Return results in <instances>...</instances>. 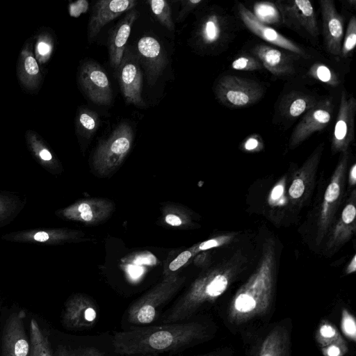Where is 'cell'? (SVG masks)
Returning a JSON list of instances; mask_svg holds the SVG:
<instances>
[{
	"label": "cell",
	"instance_id": "1",
	"mask_svg": "<svg viewBox=\"0 0 356 356\" xmlns=\"http://www.w3.org/2000/svg\"><path fill=\"white\" fill-rule=\"evenodd\" d=\"M204 335V327L199 323L181 321L119 332L113 345L120 355L152 356L182 350Z\"/></svg>",
	"mask_w": 356,
	"mask_h": 356
},
{
	"label": "cell",
	"instance_id": "2",
	"mask_svg": "<svg viewBox=\"0 0 356 356\" xmlns=\"http://www.w3.org/2000/svg\"><path fill=\"white\" fill-rule=\"evenodd\" d=\"M273 242L265 243L257 268L236 291L230 302L228 317L232 323H242L262 316L270 306L275 270Z\"/></svg>",
	"mask_w": 356,
	"mask_h": 356
},
{
	"label": "cell",
	"instance_id": "3",
	"mask_svg": "<svg viewBox=\"0 0 356 356\" xmlns=\"http://www.w3.org/2000/svg\"><path fill=\"white\" fill-rule=\"evenodd\" d=\"M238 269V264L232 262L204 271L167 311L161 323L183 321L203 305L216 300L228 289Z\"/></svg>",
	"mask_w": 356,
	"mask_h": 356
},
{
	"label": "cell",
	"instance_id": "4",
	"mask_svg": "<svg viewBox=\"0 0 356 356\" xmlns=\"http://www.w3.org/2000/svg\"><path fill=\"white\" fill-rule=\"evenodd\" d=\"M184 280V277L175 274L165 275L162 281L130 306L127 312L129 322L147 325L154 321L161 308L178 292Z\"/></svg>",
	"mask_w": 356,
	"mask_h": 356
},
{
	"label": "cell",
	"instance_id": "5",
	"mask_svg": "<svg viewBox=\"0 0 356 356\" xmlns=\"http://www.w3.org/2000/svg\"><path fill=\"white\" fill-rule=\"evenodd\" d=\"M134 139L132 127L127 122L120 123L106 140H101L92 159V167L99 177L113 173L129 152Z\"/></svg>",
	"mask_w": 356,
	"mask_h": 356
},
{
	"label": "cell",
	"instance_id": "6",
	"mask_svg": "<svg viewBox=\"0 0 356 356\" xmlns=\"http://www.w3.org/2000/svg\"><path fill=\"white\" fill-rule=\"evenodd\" d=\"M348 163V153H343L325 189L317 220L318 245L330 228L340 204L344 191Z\"/></svg>",
	"mask_w": 356,
	"mask_h": 356
},
{
	"label": "cell",
	"instance_id": "7",
	"mask_svg": "<svg viewBox=\"0 0 356 356\" xmlns=\"http://www.w3.org/2000/svg\"><path fill=\"white\" fill-rule=\"evenodd\" d=\"M264 92V89L259 83L234 75L223 76L215 88L218 99L232 108L251 106L263 97Z\"/></svg>",
	"mask_w": 356,
	"mask_h": 356
},
{
	"label": "cell",
	"instance_id": "8",
	"mask_svg": "<svg viewBox=\"0 0 356 356\" xmlns=\"http://www.w3.org/2000/svg\"><path fill=\"white\" fill-rule=\"evenodd\" d=\"M24 310L13 312L6 319L1 336L0 356H29L30 339L26 332Z\"/></svg>",
	"mask_w": 356,
	"mask_h": 356
},
{
	"label": "cell",
	"instance_id": "9",
	"mask_svg": "<svg viewBox=\"0 0 356 356\" xmlns=\"http://www.w3.org/2000/svg\"><path fill=\"white\" fill-rule=\"evenodd\" d=\"M279 10L283 23L289 28L305 31L316 38L319 33L316 13L308 0H281L275 4Z\"/></svg>",
	"mask_w": 356,
	"mask_h": 356
},
{
	"label": "cell",
	"instance_id": "10",
	"mask_svg": "<svg viewBox=\"0 0 356 356\" xmlns=\"http://www.w3.org/2000/svg\"><path fill=\"white\" fill-rule=\"evenodd\" d=\"M114 208V204L106 199H84L58 210L56 215L66 220L96 225L109 218Z\"/></svg>",
	"mask_w": 356,
	"mask_h": 356
},
{
	"label": "cell",
	"instance_id": "11",
	"mask_svg": "<svg viewBox=\"0 0 356 356\" xmlns=\"http://www.w3.org/2000/svg\"><path fill=\"white\" fill-rule=\"evenodd\" d=\"M355 113L356 100L353 97H348L343 90L332 138V154L348 152L355 136Z\"/></svg>",
	"mask_w": 356,
	"mask_h": 356
},
{
	"label": "cell",
	"instance_id": "12",
	"mask_svg": "<svg viewBox=\"0 0 356 356\" xmlns=\"http://www.w3.org/2000/svg\"><path fill=\"white\" fill-rule=\"evenodd\" d=\"M79 81L90 101L102 106L111 103L113 93L108 77L97 63L94 60L85 62L80 70Z\"/></svg>",
	"mask_w": 356,
	"mask_h": 356
},
{
	"label": "cell",
	"instance_id": "13",
	"mask_svg": "<svg viewBox=\"0 0 356 356\" xmlns=\"http://www.w3.org/2000/svg\"><path fill=\"white\" fill-rule=\"evenodd\" d=\"M97 321V307L88 296L76 293L65 302L61 320L65 328L84 330L92 327Z\"/></svg>",
	"mask_w": 356,
	"mask_h": 356
},
{
	"label": "cell",
	"instance_id": "14",
	"mask_svg": "<svg viewBox=\"0 0 356 356\" xmlns=\"http://www.w3.org/2000/svg\"><path fill=\"white\" fill-rule=\"evenodd\" d=\"M333 106L328 99L318 102L307 111L295 127L290 138L289 147L295 148L316 131L324 129L330 122Z\"/></svg>",
	"mask_w": 356,
	"mask_h": 356
},
{
	"label": "cell",
	"instance_id": "15",
	"mask_svg": "<svg viewBox=\"0 0 356 356\" xmlns=\"http://www.w3.org/2000/svg\"><path fill=\"white\" fill-rule=\"evenodd\" d=\"M83 235L79 230L67 228L34 229L10 232L1 238L17 243L58 245L76 241Z\"/></svg>",
	"mask_w": 356,
	"mask_h": 356
},
{
	"label": "cell",
	"instance_id": "16",
	"mask_svg": "<svg viewBox=\"0 0 356 356\" xmlns=\"http://www.w3.org/2000/svg\"><path fill=\"white\" fill-rule=\"evenodd\" d=\"M118 67V79L124 99L137 107H145L142 97L143 74L138 60L127 53Z\"/></svg>",
	"mask_w": 356,
	"mask_h": 356
},
{
	"label": "cell",
	"instance_id": "17",
	"mask_svg": "<svg viewBox=\"0 0 356 356\" xmlns=\"http://www.w3.org/2000/svg\"><path fill=\"white\" fill-rule=\"evenodd\" d=\"M238 11L241 20L247 28L262 40L291 51L298 56L308 58L307 52L302 48L281 35L274 29L260 22L253 13L244 5L239 3Z\"/></svg>",
	"mask_w": 356,
	"mask_h": 356
},
{
	"label": "cell",
	"instance_id": "18",
	"mask_svg": "<svg viewBox=\"0 0 356 356\" xmlns=\"http://www.w3.org/2000/svg\"><path fill=\"white\" fill-rule=\"evenodd\" d=\"M323 149L321 144L294 174L289 188L292 203H302L310 195Z\"/></svg>",
	"mask_w": 356,
	"mask_h": 356
},
{
	"label": "cell",
	"instance_id": "19",
	"mask_svg": "<svg viewBox=\"0 0 356 356\" xmlns=\"http://www.w3.org/2000/svg\"><path fill=\"white\" fill-rule=\"evenodd\" d=\"M323 22V35L327 51L334 56H341L343 38V22L332 0L320 1Z\"/></svg>",
	"mask_w": 356,
	"mask_h": 356
},
{
	"label": "cell",
	"instance_id": "20",
	"mask_svg": "<svg viewBox=\"0 0 356 356\" xmlns=\"http://www.w3.org/2000/svg\"><path fill=\"white\" fill-rule=\"evenodd\" d=\"M134 0H101L93 6L89 21L88 40L92 42L101 29L122 13L134 8Z\"/></svg>",
	"mask_w": 356,
	"mask_h": 356
},
{
	"label": "cell",
	"instance_id": "21",
	"mask_svg": "<svg viewBox=\"0 0 356 356\" xmlns=\"http://www.w3.org/2000/svg\"><path fill=\"white\" fill-rule=\"evenodd\" d=\"M356 192L354 189L343 207L334 227L330 232L326 248L334 250L346 243L356 230Z\"/></svg>",
	"mask_w": 356,
	"mask_h": 356
},
{
	"label": "cell",
	"instance_id": "22",
	"mask_svg": "<svg viewBox=\"0 0 356 356\" xmlns=\"http://www.w3.org/2000/svg\"><path fill=\"white\" fill-rule=\"evenodd\" d=\"M138 17V11L132 8L116 24L111 33L108 40V53L111 64L114 68H117L122 60L132 25Z\"/></svg>",
	"mask_w": 356,
	"mask_h": 356
},
{
	"label": "cell",
	"instance_id": "23",
	"mask_svg": "<svg viewBox=\"0 0 356 356\" xmlns=\"http://www.w3.org/2000/svg\"><path fill=\"white\" fill-rule=\"evenodd\" d=\"M252 51L262 66L272 74L283 76L293 73V57L286 53L264 44L254 46Z\"/></svg>",
	"mask_w": 356,
	"mask_h": 356
},
{
	"label": "cell",
	"instance_id": "24",
	"mask_svg": "<svg viewBox=\"0 0 356 356\" xmlns=\"http://www.w3.org/2000/svg\"><path fill=\"white\" fill-rule=\"evenodd\" d=\"M138 52L150 76H159L165 68L167 60L159 42L151 36H143L138 42Z\"/></svg>",
	"mask_w": 356,
	"mask_h": 356
},
{
	"label": "cell",
	"instance_id": "25",
	"mask_svg": "<svg viewBox=\"0 0 356 356\" xmlns=\"http://www.w3.org/2000/svg\"><path fill=\"white\" fill-rule=\"evenodd\" d=\"M317 102L313 96L293 91L283 98L280 105V110L284 117L293 119L305 113Z\"/></svg>",
	"mask_w": 356,
	"mask_h": 356
},
{
	"label": "cell",
	"instance_id": "26",
	"mask_svg": "<svg viewBox=\"0 0 356 356\" xmlns=\"http://www.w3.org/2000/svg\"><path fill=\"white\" fill-rule=\"evenodd\" d=\"M30 351L29 356H54L49 335L32 318L29 325Z\"/></svg>",
	"mask_w": 356,
	"mask_h": 356
},
{
	"label": "cell",
	"instance_id": "27",
	"mask_svg": "<svg viewBox=\"0 0 356 356\" xmlns=\"http://www.w3.org/2000/svg\"><path fill=\"white\" fill-rule=\"evenodd\" d=\"M288 341V334L285 330L276 327L264 340L259 356H284Z\"/></svg>",
	"mask_w": 356,
	"mask_h": 356
},
{
	"label": "cell",
	"instance_id": "28",
	"mask_svg": "<svg viewBox=\"0 0 356 356\" xmlns=\"http://www.w3.org/2000/svg\"><path fill=\"white\" fill-rule=\"evenodd\" d=\"M25 202L17 195L0 191V228L10 224L23 209Z\"/></svg>",
	"mask_w": 356,
	"mask_h": 356
},
{
	"label": "cell",
	"instance_id": "29",
	"mask_svg": "<svg viewBox=\"0 0 356 356\" xmlns=\"http://www.w3.org/2000/svg\"><path fill=\"white\" fill-rule=\"evenodd\" d=\"M222 24L219 16L211 14L202 21L199 31V36L204 44H214L222 36Z\"/></svg>",
	"mask_w": 356,
	"mask_h": 356
},
{
	"label": "cell",
	"instance_id": "30",
	"mask_svg": "<svg viewBox=\"0 0 356 356\" xmlns=\"http://www.w3.org/2000/svg\"><path fill=\"white\" fill-rule=\"evenodd\" d=\"M316 339L321 348L330 344L347 345L337 327L328 321H323L319 325Z\"/></svg>",
	"mask_w": 356,
	"mask_h": 356
},
{
	"label": "cell",
	"instance_id": "31",
	"mask_svg": "<svg viewBox=\"0 0 356 356\" xmlns=\"http://www.w3.org/2000/svg\"><path fill=\"white\" fill-rule=\"evenodd\" d=\"M149 3L152 12L159 22L168 30L173 31L175 26L169 3L164 0H151Z\"/></svg>",
	"mask_w": 356,
	"mask_h": 356
},
{
	"label": "cell",
	"instance_id": "32",
	"mask_svg": "<svg viewBox=\"0 0 356 356\" xmlns=\"http://www.w3.org/2000/svg\"><path fill=\"white\" fill-rule=\"evenodd\" d=\"M308 74L315 79L335 87L339 85V80L336 73L327 65L322 63H314L308 71Z\"/></svg>",
	"mask_w": 356,
	"mask_h": 356
},
{
	"label": "cell",
	"instance_id": "33",
	"mask_svg": "<svg viewBox=\"0 0 356 356\" xmlns=\"http://www.w3.org/2000/svg\"><path fill=\"white\" fill-rule=\"evenodd\" d=\"M78 122L83 133L89 138L97 130L99 124L98 115L90 109L81 111Z\"/></svg>",
	"mask_w": 356,
	"mask_h": 356
},
{
	"label": "cell",
	"instance_id": "34",
	"mask_svg": "<svg viewBox=\"0 0 356 356\" xmlns=\"http://www.w3.org/2000/svg\"><path fill=\"white\" fill-rule=\"evenodd\" d=\"M234 233H229L222 234L204 241L200 243L196 244L191 247V250L194 254L201 251H205L213 248H218L230 243L235 237Z\"/></svg>",
	"mask_w": 356,
	"mask_h": 356
},
{
	"label": "cell",
	"instance_id": "35",
	"mask_svg": "<svg viewBox=\"0 0 356 356\" xmlns=\"http://www.w3.org/2000/svg\"><path fill=\"white\" fill-rule=\"evenodd\" d=\"M356 44V17L353 16L349 20L346 31L343 38L341 56L347 57Z\"/></svg>",
	"mask_w": 356,
	"mask_h": 356
},
{
	"label": "cell",
	"instance_id": "36",
	"mask_svg": "<svg viewBox=\"0 0 356 356\" xmlns=\"http://www.w3.org/2000/svg\"><path fill=\"white\" fill-rule=\"evenodd\" d=\"M254 16L262 23H271L277 19L278 13L275 5L265 2L254 5Z\"/></svg>",
	"mask_w": 356,
	"mask_h": 356
},
{
	"label": "cell",
	"instance_id": "37",
	"mask_svg": "<svg viewBox=\"0 0 356 356\" xmlns=\"http://www.w3.org/2000/svg\"><path fill=\"white\" fill-rule=\"evenodd\" d=\"M341 329L344 336L349 340L356 341V321L354 316L346 308L341 314Z\"/></svg>",
	"mask_w": 356,
	"mask_h": 356
},
{
	"label": "cell",
	"instance_id": "38",
	"mask_svg": "<svg viewBox=\"0 0 356 356\" xmlns=\"http://www.w3.org/2000/svg\"><path fill=\"white\" fill-rule=\"evenodd\" d=\"M231 67L236 70L254 71L261 69L263 66L254 56L242 55L232 61Z\"/></svg>",
	"mask_w": 356,
	"mask_h": 356
},
{
	"label": "cell",
	"instance_id": "39",
	"mask_svg": "<svg viewBox=\"0 0 356 356\" xmlns=\"http://www.w3.org/2000/svg\"><path fill=\"white\" fill-rule=\"evenodd\" d=\"M55 356H105L104 354L93 347L71 348L60 347Z\"/></svg>",
	"mask_w": 356,
	"mask_h": 356
},
{
	"label": "cell",
	"instance_id": "40",
	"mask_svg": "<svg viewBox=\"0 0 356 356\" xmlns=\"http://www.w3.org/2000/svg\"><path fill=\"white\" fill-rule=\"evenodd\" d=\"M194 255L191 248L179 253L169 264L170 271L175 272L179 270Z\"/></svg>",
	"mask_w": 356,
	"mask_h": 356
},
{
	"label": "cell",
	"instance_id": "41",
	"mask_svg": "<svg viewBox=\"0 0 356 356\" xmlns=\"http://www.w3.org/2000/svg\"><path fill=\"white\" fill-rule=\"evenodd\" d=\"M242 147L248 152L259 151L263 147V143L260 137L257 134H254L244 140Z\"/></svg>",
	"mask_w": 356,
	"mask_h": 356
},
{
	"label": "cell",
	"instance_id": "42",
	"mask_svg": "<svg viewBox=\"0 0 356 356\" xmlns=\"http://www.w3.org/2000/svg\"><path fill=\"white\" fill-rule=\"evenodd\" d=\"M324 356H343L347 350V345L330 344L321 348Z\"/></svg>",
	"mask_w": 356,
	"mask_h": 356
},
{
	"label": "cell",
	"instance_id": "43",
	"mask_svg": "<svg viewBox=\"0 0 356 356\" xmlns=\"http://www.w3.org/2000/svg\"><path fill=\"white\" fill-rule=\"evenodd\" d=\"M178 214V213L175 212L167 213L164 218L165 222L172 227H179L183 225H186L190 219L187 218L186 216L182 217L179 216L180 214Z\"/></svg>",
	"mask_w": 356,
	"mask_h": 356
},
{
	"label": "cell",
	"instance_id": "44",
	"mask_svg": "<svg viewBox=\"0 0 356 356\" xmlns=\"http://www.w3.org/2000/svg\"><path fill=\"white\" fill-rule=\"evenodd\" d=\"M202 1L201 0L181 1L182 8L177 17L178 22H181Z\"/></svg>",
	"mask_w": 356,
	"mask_h": 356
},
{
	"label": "cell",
	"instance_id": "45",
	"mask_svg": "<svg viewBox=\"0 0 356 356\" xmlns=\"http://www.w3.org/2000/svg\"><path fill=\"white\" fill-rule=\"evenodd\" d=\"M24 67L26 72L31 75L36 74L39 71L37 62L33 56H28L25 59Z\"/></svg>",
	"mask_w": 356,
	"mask_h": 356
},
{
	"label": "cell",
	"instance_id": "46",
	"mask_svg": "<svg viewBox=\"0 0 356 356\" xmlns=\"http://www.w3.org/2000/svg\"><path fill=\"white\" fill-rule=\"evenodd\" d=\"M284 184L283 181L277 184L273 189L270 195V200L272 202H277L283 195Z\"/></svg>",
	"mask_w": 356,
	"mask_h": 356
},
{
	"label": "cell",
	"instance_id": "47",
	"mask_svg": "<svg viewBox=\"0 0 356 356\" xmlns=\"http://www.w3.org/2000/svg\"><path fill=\"white\" fill-rule=\"evenodd\" d=\"M348 186H355L356 184V164L353 163L350 167L348 174Z\"/></svg>",
	"mask_w": 356,
	"mask_h": 356
},
{
	"label": "cell",
	"instance_id": "48",
	"mask_svg": "<svg viewBox=\"0 0 356 356\" xmlns=\"http://www.w3.org/2000/svg\"><path fill=\"white\" fill-rule=\"evenodd\" d=\"M209 254L207 252H203L201 254H199L195 259V263L196 265L203 266L207 264V260L209 259Z\"/></svg>",
	"mask_w": 356,
	"mask_h": 356
},
{
	"label": "cell",
	"instance_id": "49",
	"mask_svg": "<svg viewBox=\"0 0 356 356\" xmlns=\"http://www.w3.org/2000/svg\"><path fill=\"white\" fill-rule=\"evenodd\" d=\"M51 47L48 44L43 42H41L38 44V51L40 54L46 55L49 53Z\"/></svg>",
	"mask_w": 356,
	"mask_h": 356
},
{
	"label": "cell",
	"instance_id": "50",
	"mask_svg": "<svg viewBox=\"0 0 356 356\" xmlns=\"http://www.w3.org/2000/svg\"><path fill=\"white\" fill-rule=\"evenodd\" d=\"M356 270V255L354 254L352 259L350 260V263L347 266L346 268V273L347 274H351L355 273Z\"/></svg>",
	"mask_w": 356,
	"mask_h": 356
}]
</instances>
